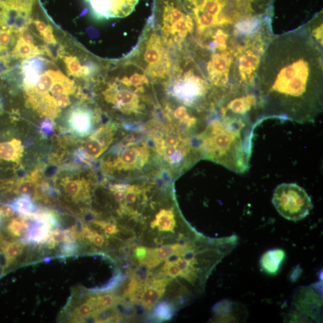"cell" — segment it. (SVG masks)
I'll list each match as a JSON object with an SVG mask.
<instances>
[{
	"label": "cell",
	"instance_id": "37",
	"mask_svg": "<svg viewBox=\"0 0 323 323\" xmlns=\"http://www.w3.org/2000/svg\"><path fill=\"white\" fill-rule=\"evenodd\" d=\"M15 211L11 205H5L0 207V216L3 218H10L14 216Z\"/></svg>",
	"mask_w": 323,
	"mask_h": 323
},
{
	"label": "cell",
	"instance_id": "19",
	"mask_svg": "<svg viewBox=\"0 0 323 323\" xmlns=\"http://www.w3.org/2000/svg\"><path fill=\"white\" fill-rule=\"evenodd\" d=\"M69 75L76 77H90L96 71L97 67L94 63L90 62L82 66L78 59L73 56L66 57L64 59Z\"/></svg>",
	"mask_w": 323,
	"mask_h": 323
},
{
	"label": "cell",
	"instance_id": "5",
	"mask_svg": "<svg viewBox=\"0 0 323 323\" xmlns=\"http://www.w3.org/2000/svg\"><path fill=\"white\" fill-rule=\"evenodd\" d=\"M148 22L175 54L188 51L194 37V24L180 0H153L152 15Z\"/></svg>",
	"mask_w": 323,
	"mask_h": 323
},
{
	"label": "cell",
	"instance_id": "30",
	"mask_svg": "<svg viewBox=\"0 0 323 323\" xmlns=\"http://www.w3.org/2000/svg\"><path fill=\"white\" fill-rule=\"evenodd\" d=\"M322 13H319L312 20V21L307 24L309 31H310L313 37L315 38L319 44H322Z\"/></svg>",
	"mask_w": 323,
	"mask_h": 323
},
{
	"label": "cell",
	"instance_id": "12",
	"mask_svg": "<svg viewBox=\"0 0 323 323\" xmlns=\"http://www.w3.org/2000/svg\"><path fill=\"white\" fill-rule=\"evenodd\" d=\"M114 134V128L110 125L101 127L92 134L82 149L87 159H97L102 155L113 142Z\"/></svg>",
	"mask_w": 323,
	"mask_h": 323
},
{
	"label": "cell",
	"instance_id": "27",
	"mask_svg": "<svg viewBox=\"0 0 323 323\" xmlns=\"http://www.w3.org/2000/svg\"><path fill=\"white\" fill-rule=\"evenodd\" d=\"M28 228V223L25 217L21 219H13L7 226V233L13 238H18L26 233Z\"/></svg>",
	"mask_w": 323,
	"mask_h": 323
},
{
	"label": "cell",
	"instance_id": "9",
	"mask_svg": "<svg viewBox=\"0 0 323 323\" xmlns=\"http://www.w3.org/2000/svg\"><path fill=\"white\" fill-rule=\"evenodd\" d=\"M153 140L158 155L171 166H180L193 148L189 137L175 131L154 136Z\"/></svg>",
	"mask_w": 323,
	"mask_h": 323
},
{
	"label": "cell",
	"instance_id": "14",
	"mask_svg": "<svg viewBox=\"0 0 323 323\" xmlns=\"http://www.w3.org/2000/svg\"><path fill=\"white\" fill-rule=\"evenodd\" d=\"M46 65V59L39 57L28 58L22 62L23 86L25 91L37 83L39 76L45 71Z\"/></svg>",
	"mask_w": 323,
	"mask_h": 323
},
{
	"label": "cell",
	"instance_id": "3",
	"mask_svg": "<svg viewBox=\"0 0 323 323\" xmlns=\"http://www.w3.org/2000/svg\"><path fill=\"white\" fill-rule=\"evenodd\" d=\"M113 70L102 92L104 101L125 116L137 117L143 114L149 104L147 92L152 82L142 69L128 58Z\"/></svg>",
	"mask_w": 323,
	"mask_h": 323
},
{
	"label": "cell",
	"instance_id": "39",
	"mask_svg": "<svg viewBox=\"0 0 323 323\" xmlns=\"http://www.w3.org/2000/svg\"><path fill=\"white\" fill-rule=\"evenodd\" d=\"M33 22H34V24L36 26V28H37V31L41 33V34L47 28L48 25H46L45 22L39 21V20H33Z\"/></svg>",
	"mask_w": 323,
	"mask_h": 323
},
{
	"label": "cell",
	"instance_id": "35",
	"mask_svg": "<svg viewBox=\"0 0 323 323\" xmlns=\"http://www.w3.org/2000/svg\"><path fill=\"white\" fill-rule=\"evenodd\" d=\"M97 223L100 226L101 229H103L104 232L107 234L114 235V234H116L118 232L117 227L113 223L104 222H98Z\"/></svg>",
	"mask_w": 323,
	"mask_h": 323
},
{
	"label": "cell",
	"instance_id": "20",
	"mask_svg": "<svg viewBox=\"0 0 323 323\" xmlns=\"http://www.w3.org/2000/svg\"><path fill=\"white\" fill-rule=\"evenodd\" d=\"M176 225L175 213L173 209H162L151 222V227H156L162 232H174Z\"/></svg>",
	"mask_w": 323,
	"mask_h": 323
},
{
	"label": "cell",
	"instance_id": "26",
	"mask_svg": "<svg viewBox=\"0 0 323 323\" xmlns=\"http://www.w3.org/2000/svg\"><path fill=\"white\" fill-rule=\"evenodd\" d=\"M25 247V245L22 243H9L5 247L4 254L6 266L8 267L21 255Z\"/></svg>",
	"mask_w": 323,
	"mask_h": 323
},
{
	"label": "cell",
	"instance_id": "15",
	"mask_svg": "<svg viewBox=\"0 0 323 323\" xmlns=\"http://www.w3.org/2000/svg\"><path fill=\"white\" fill-rule=\"evenodd\" d=\"M167 283V279H156L151 282L150 285L145 287L141 297L145 309L150 310L157 304L166 291Z\"/></svg>",
	"mask_w": 323,
	"mask_h": 323
},
{
	"label": "cell",
	"instance_id": "2",
	"mask_svg": "<svg viewBox=\"0 0 323 323\" xmlns=\"http://www.w3.org/2000/svg\"><path fill=\"white\" fill-rule=\"evenodd\" d=\"M256 122L230 114H221L207 125L199 137L204 156L234 172L248 170Z\"/></svg>",
	"mask_w": 323,
	"mask_h": 323
},
{
	"label": "cell",
	"instance_id": "4",
	"mask_svg": "<svg viewBox=\"0 0 323 323\" xmlns=\"http://www.w3.org/2000/svg\"><path fill=\"white\" fill-rule=\"evenodd\" d=\"M171 97L184 106L197 110L209 107L217 97L202 70L189 54L178 55L173 74L166 84Z\"/></svg>",
	"mask_w": 323,
	"mask_h": 323
},
{
	"label": "cell",
	"instance_id": "13",
	"mask_svg": "<svg viewBox=\"0 0 323 323\" xmlns=\"http://www.w3.org/2000/svg\"><path fill=\"white\" fill-rule=\"evenodd\" d=\"M94 113L87 107L78 105L71 108L67 116V126L70 133L84 137L90 135L94 127Z\"/></svg>",
	"mask_w": 323,
	"mask_h": 323
},
{
	"label": "cell",
	"instance_id": "24",
	"mask_svg": "<svg viewBox=\"0 0 323 323\" xmlns=\"http://www.w3.org/2000/svg\"><path fill=\"white\" fill-rule=\"evenodd\" d=\"M144 193L143 186L138 184H125V197L122 205L124 204V208H126L127 210L128 206H131L137 204Z\"/></svg>",
	"mask_w": 323,
	"mask_h": 323
},
{
	"label": "cell",
	"instance_id": "6",
	"mask_svg": "<svg viewBox=\"0 0 323 323\" xmlns=\"http://www.w3.org/2000/svg\"><path fill=\"white\" fill-rule=\"evenodd\" d=\"M175 53L147 21L139 43L128 58L142 69L150 81L166 84L173 74Z\"/></svg>",
	"mask_w": 323,
	"mask_h": 323
},
{
	"label": "cell",
	"instance_id": "23",
	"mask_svg": "<svg viewBox=\"0 0 323 323\" xmlns=\"http://www.w3.org/2000/svg\"><path fill=\"white\" fill-rule=\"evenodd\" d=\"M11 206L15 212L23 216H30L36 212V207L30 196L26 194H22V196L18 197Z\"/></svg>",
	"mask_w": 323,
	"mask_h": 323
},
{
	"label": "cell",
	"instance_id": "21",
	"mask_svg": "<svg viewBox=\"0 0 323 323\" xmlns=\"http://www.w3.org/2000/svg\"><path fill=\"white\" fill-rule=\"evenodd\" d=\"M43 51L38 46L29 45L18 38L17 43L13 49L12 58L14 59L30 58L43 54Z\"/></svg>",
	"mask_w": 323,
	"mask_h": 323
},
{
	"label": "cell",
	"instance_id": "36",
	"mask_svg": "<svg viewBox=\"0 0 323 323\" xmlns=\"http://www.w3.org/2000/svg\"><path fill=\"white\" fill-rule=\"evenodd\" d=\"M77 247L73 243L67 242L61 247V252L67 256L72 255L76 252Z\"/></svg>",
	"mask_w": 323,
	"mask_h": 323
},
{
	"label": "cell",
	"instance_id": "10",
	"mask_svg": "<svg viewBox=\"0 0 323 323\" xmlns=\"http://www.w3.org/2000/svg\"><path fill=\"white\" fill-rule=\"evenodd\" d=\"M91 11L98 19L127 17L139 0H87Z\"/></svg>",
	"mask_w": 323,
	"mask_h": 323
},
{
	"label": "cell",
	"instance_id": "28",
	"mask_svg": "<svg viewBox=\"0 0 323 323\" xmlns=\"http://www.w3.org/2000/svg\"><path fill=\"white\" fill-rule=\"evenodd\" d=\"M36 181H37V176L35 175H33L30 178L22 180L16 187V192L28 196L32 195L36 192V187H37Z\"/></svg>",
	"mask_w": 323,
	"mask_h": 323
},
{
	"label": "cell",
	"instance_id": "31",
	"mask_svg": "<svg viewBox=\"0 0 323 323\" xmlns=\"http://www.w3.org/2000/svg\"><path fill=\"white\" fill-rule=\"evenodd\" d=\"M117 302V298L112 294H106L96 298L98 311L102 309H108L114 306Z\"/></svg>",
	"mask_w": 323,
	"mask_h": 323
},
{
	"label": "cell",
	"instance_id": "7",
	"mask_svg": "<svg viewBox=\"0 0 323 323\" xmlns=\"http://www.w3.org/2000/svg\"><path fill=\"white\" fill-rule=\"evenodd\" d=\"M272 204L285 219L298 222L307 217L313 209L311 197L295 183H282L274 190Z\"/></svg>",
	"mask_w": 323,
	"mask_h": 323
},
{
	"label": "cell",
	"instance_id": "8",
	"mask_svg": "<svg viewBox=\"0 0 323 323\" xmlns=\"http://www.w3.org/2000/svg\"><path fill=\"white\" fill-rule=\"evenodd\" d=\"M149 146L144 142L131 143L122 146L104 162L108 173H132L141 171L150 159Z\"/></svg>",
	"mask_w": 323,
	"mask_h": 323
},
{
	"label": "cell",
	"instance_id": "40",
	"mask_svg": "<svg viewBox=\"0 0 323 323\" xmlns=\"http://www.w3.org/2000/svg\"><path fill=\"white\" fill-rule=\"evenodd\" d=\"M1 218H2V217L0 216V221H1Z\"/></svg>",
	"mask_w": 323,
	"mask_h": 323
},
{
	"label": "cell",
	"instance_id": "38",
	"mask_svg": "<svg viewBox=\"0 0 323 323\" xmlns=\"http://www.w3.org/2000/svg\"><path fill=\"white\" fill-rule=\"evenodd\" d=\"M89 239H90L95 246L98 247H103L104 245L105 239L104 237L97 232H94L92 233V235Z\"/></svg>",
	"mask_w": 323,
	"mask_h": 323
},
{
	"label": "cell",
	"instance_id": "22",
	"mask_svg": "<svg viewBox=\"0 0 323 323\" xmlns=\"http://www.w3.org/2000/svg\"><path fill=\"white\" fill-rule=\"evenodd\" d=\"M171 116L187 129L194 127L197 123V118L184 105H179L171 110Z\"/></svg>",
	"mask_w": 323,
	"mask_h": 323
},
{
	"label": "cell",
	"instance_id": "1",
	"mask_svg": "<svg viewBox=\"0 0 323 323\" xmlns=\"http://www.w3.org/2000/svg\"><path fill=\"white\" fill-rule=\"evenodd\" d=\"M260 118L314 123L323 108L322 46L307 24L272 37L257 68Z\"/></svg>",
	"mask_w": 323,
	"mask_h": 323
},
{
	"label": "cell",
	"instance_id": "32",
	"mask_svg": "<svg viewBox=\"0 0 323 323\" xmlns=\"http://www.w3.org/2000/svg\"><path fill=\"white\" fill-rule=\"evenodd\" d=\"M163 271L164 273L171 277L176 278L177 276H180L181 275V272L180 269L173 261H167L166 264H165Z\"/></svg>",
	"mask_w": 323,
	"mask_h": 323
},
{
	"label": "cell",
	"instance_id": "18",
	"mask_svg": "<svg viewBox=\"0 0 323 323\" xmlns=\"http://www.w3.org/2000/svg\"><path fill=\"white\" fill-rule=\"evenodd\" d=\"M24 150L21 141L18 140L0 143V161L18 163L21 160Z\"/></svg>",
	"mask_w": 323,
	"mask_h": 323
},
{
	"label": "cell",
	"instance_id": "16",
	"mask_svg": "<svg viewBox=\"0 0 323 323\" xmlns=\"http://www.w3.org/2000/svg\"><path fill=\"white\" fill-rule=\"evenodd\" d=\"M286 252L281 249H275L266 252L260 260L263 271L269 275L277 274L286 259Z\"/></svg>",
	"mask_w": 323,
	"mask_h": 323
},
{
	"label": "cell",
	"instance_id": "11",
	"mask_svg": "<svg viewBox=\"0 0 323 323\" xmlns=\"http://www.w3.org/2000/svg\"><path fill=\"white\" fill-rule=\"evenodd\" d=\"M293 303L306 317L320 320L322 298L314 288L300 287L293 294Z\"/></svg>",
	"mask_w": 323,
	"mask_h": 323
},
{
	"label": "cell",
	"instance_id": "33",
	"mask_svg": "<svg viewBox=\"0 0 323 323\" xmlns=\"http://www.w3.org/2000/svg\"><path fill=\"white\" fill-rule=\"evenodd\" d=\"M39 129H41V133L45 136H51L54 131V124H53L51 118H46L43 121Z\"/></svg>",
	"mask_w": 323,
	"mask_h": 323
},
{
	"label": "cell",
	"instance_id": "29",
	"mask_svg": "<svg viewBox=\"0 0 323 323\" xmlns=\"http://www.w3.org/2000/svg\"><path fill=\"white\" fill-rule=\"evenodd\" d=\"M173 314L172 306L167 302H162L154 309L153 317L159 321L167 320Z\"/></svg>",
	"mask_w": 323,
	"mask_h": 323
},
{
	"label": "cell",
	"instance_id": "34",
	"mask_svg": "<svg viewBox=\"0 0 323 323\" xmlns=\"http://www.w3.org/2000/svg\"><path fill=\"white\" fill-rule=\"evenodd\" d=\"M45 41L48 44L55 45L57 44L54 34H53V29L51 25H48L45 30L41 34Z\"/></svg>",
	"mask_w": 323,
	"mask_h": 323
},
{
	"label": "cell",
	"instance_id": "25",
	"mask_svg": "<svg viewBox=\"0 0 323 323\" xmlns=\"http://www.w3.org/2000/svg\"><path fill=\"white\" fill-rule=\"evenodd\" d=\"M87 186L88 184L85 180L67 179L63 183L65 192L74 198L80 196Z\"/></svg>",
	"mask_w": 323,
	"mask_h": 323
},
{
	"label": "cell",
	"instance_id": "17",
	"mask_svg": "<svg viewBox=\"0 0 323 323\" xmlns=\"http://www.w3.org/2000/svg\"><path fill=\"white\" fill-rule=\"evenodd\" d=\"M244 310H245V308L243 306H240L236 303L226 301L220 302L216 306L215 314H216V317H218L220 320L224 321V322H226V321L235 322V321L239 320V317H245L243 313H239V314L238 313L239 311Z\"/></svg>",
	"mask_w": 323,
	"mask_h": 323
}]
</instances>
